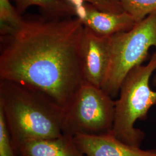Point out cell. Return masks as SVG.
Returning a JSON list of instances; mask_svg holds the SVG:
<instances>
[{
	"mask_svg": "<svg viewBox=\"0 0 156 156\" xmlns=\"http://www.w3.org/2000/svg\"><path fill=\"white\" fill-rule=\"evenodd\" d=\"M83 24L76 17H23L0 35V80L43 93L64 110L85 82L81 45Z\"/></svg>",
	"mask_w": 156,
	"mask_h": 156,
	"instance_id": "6da1fadb",
	"label": "cell"
},
{
	"mask_svg": "<svg viewBox=\"0 0 156 156\" xmlns=\"http://www.w3.org/2000/svg\"><path fill=\"white\" fill-rule=\"evenodd\" d=\"M0 110L15 149L28 140L63 134L64 109L43 93L21 84L0 80Z\"/></svg>",
	"mask_w": 156,
	"mask_h": 156,
	"instance_id": "7a4b0ae2",
	"label": "cell"
},
{
	"mask_svg": "<svg viewBox=\"0 0 156 156\" xmlns=\"http://www.w3.org/2000/svg\"><path fill=\"white\" fill-rule=\"evenodd\" d=\"M156 71V50L146 65L134 67L121 84L115 101L112 134L123 142L140 147L144 132L135 127V122L147 119L151 108L156 105V91L151 89L150 79Z\"/></svg>",
	"mask_w": 156,
	"mask_h": 156,
	"instance_id": "3957f363",
	"label": "cell"
},
{
	"mask_svg": "<svg viewBox=\"0 0 156 156\" xmlns=\"http://www.w3.org/2000/svg\"><path fill=\"white\" fill-rule=\"evenodd\" d=\"M152 47L156 49V13L136 22L127 31L111 36L109 66L101 89L113 98L117 97L126 76L142 64Z\"/></svg>",
	"mask_w": 156,
	"mask_h": 156,
	"instance_id": "277c9868",
	"label": "cell"
},
{
	"mask_svg": "<svg viewBox=\"0 0 156 156\" xmlns=\"http://www.w3.org/2000/svg\"><path fill=\"white\" fill-rule=\"evenodd\" d=\"M115 101L101 87L86 82L64 110L62 134L97 135L112 133Z\"/></svg>",
	"mask_w": 156,
	"mask_h": 156,
	"instance_id": "5b68a950",
	"label": "cell"
},
{
	"mask_svg": "<svg viewBox=\"0 0 156 156\" xmlns=\"http://www.w3.org/2000/svg\"><path fill=\"white\" fill-rule=\"evenodd\" d=\"M110 37L100 36L87 28H84L81 45L84 80L101 88L109 66Z\"/></svg>",
	"mask_w": 156,
	"mask_h": 156,
	"instance_id": "8992f818",
	"label": "cell"
},
{
	"mask_svg": "<svg viewBox=\"0 0 156 156\" xmlns=\"http://www.w3.org/2000/svg\"><path fill=\"white\" fill-rule=\"evenodd\" d=\"M69 4L73 7L75 17L84 27L100 36L110 37L127 31L136 23L134 18L126 12L115 13L102 11L81 1H73Z\"/></svg>",
	"mask_w": 156,
	"mask_h": 156,
	"instance_id": "52a82bcc",
	"label": "cell"
},
{
	"mask_svg": "<svg viewBox=\"0 0 156 156\" xmlns=\"http://www.w3.org/2000/svg\"><path fill=\"white\" fill-rule=\"evenodd\" d=\"M79 149L85 156H155L156 151L143 150L128 145L108 133L73 136Z\"/></svg>",
	"mask_w": 156,
	"mask_h": 156,
	"instance_id": "ba28073f",
	"label": "cell"
},
{
	"mask_svg": "<svg viewBox=\"0 0 156 156\" xmlns=\"http://www.w3.org/2000/svg\"><path fill=\"white\" fill-rule=\"evenodd\" d=\"M18 156H85L73 137L62 134L53 138L28 140L16 147Z\"/></svg>",
	"mask_w": 156,
	"mask_h": 156,
	"instance_id": "9c48e42d",
	"label": "cell"
},
{
	"mask_svg": "<svg viewBox=\"0 0 156 156\" xmlns=\"http://www.w3.org/2000/svg\"><path fill=\"white\" fill-rule=\"evenodd\" d=\"M17 11L22 15L29 7L37 6L49 18H66L75 16L73 6L65 0H14Z\"/></svg>",
	"mask_w": 156,
	"mask_h": 156,
	"instance_id": "30bf717a",
	"label": "cell"
},
{
	"mask_svg": "<svg viewBox=\"0 0 156 156\" xmlns=\"http://www.w3.org/2000/svg\"><path fill=\"white\" fill-rule=\"evenodd\" d=\"M124 11L138 22L156 13V0H120Z\"/></svg>",
	"mask_w": 156,
	"mask_h": 156,
	"instance_id": "8fae6325",
	"label": "cell"
},
{
	"mask_svg": "<svg viewBox=\"0 0 156 156\" xmlns=\"http://www.w3.org/2000/svg\"><path fill=\"white\" fill-rule=\"evenodd\" d=\"M23 17L9 0H0V35L8 33L16 27Z\"/></svg>",
	"mask_w": 156,
	"mask_h": 156,
	"instance_id": "7c38bea8",
	"label": "cell"
},
{
	"mask_svg": "<svg viewBox=\"0 0 156 156\" xmlns=\"http://www.w3.org/2000/svg\"><path fill=\"white\" fill-rule=\"evenodd\" d=\"M0 156H18L1 110H0Z\"/></svg>",
	"mask_w": 156,
	"mask_h": 156,
	"instance_id": "4fadbf2b",
	"label": "cell"
},
{
	"mask_svg": "<svg viewBox=\"0 0 156 156\" xmlns=\"http://www.w3.org/2000/svg\"><path fill=\"white\" fill-rule=\"evenodd\" d=\"M67 2L73 1H81L94 6L102 11L119 13L123 12V7L120 0H65Z\"/></svg>",
	"mask_w": 156,
	"mask_h": 156,
	"instance_id": "5bb4252c",
	"label": "cell"
},
{
	"mask_svg": "<svg viewBox=\"0 0 156 156\" xmlns=\"http://www.w3.org/2000/svg\"><path fill=\"white\" fill-rule=\"evenodd\" d=\"M153 84L154 86H156V75L154 76V78H153Z\"/></svg>",
	"mask_w": 156,
	"mask_h": 156,
	"instance_id": "9a60e30c",
	"label": "cell"
},
{
	"mask_svg": "<svg viewBox=\"0 0 156 156\" xmlns=\"http://www.w3.org/2000/svg\"></svg>",
	"mask_w": 156,
	"mask_h": 156,
	"instance_id": "2e32d148",
	"label": "cell"
}]
</instances>
